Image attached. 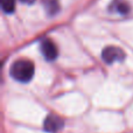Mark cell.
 Wrapping results in <instances>:
<instances>
[{"label":"cell","instance_id":"6da1fadb","mask_svg":"<svg viewBox=\"0 0 133 133\" xmlns=\"http://www.w3.org/2000/svg\"><path fill=\"white\" fill-rule=\"evenodd\" d=\"M34 72V63L29 60H25V58L15 61L9 69V74H11L12 78H14L20 83H28L33 78Z\"/></svg>","mask_w":133,"mask_h":133},{"label":"cell","instance_id":"7a4b0ae2","mask_svg":"<svg viewBox=\"0 0 133 133\" xmlns=\"http://www.w3.org/2000/svg\"><path fill=\"white\" fill-rule=\"evenodd\" d=\"M125 58V53L120 48L115 46L105 47L102 51V60L108 64H112L115 62H123Z\"/></svg>","mask_w":133,"mask_h":133},{"label":"cell","instance_id":"3957f363","mask_svg":"<svg viewBox=\"0 0 133 133\" xmlns=\"http://www.w3.org/2000/svg\"><path fill=\"white\" fill-rule=\"evenodd\" d=\"M40 50H41L42 56L49 62H53V61H55L57 58L58 55L57 47L50 39H43L40 42Z\"/></svg>","mask_w":133,"mask_h":133},{"label":"cell","instance_id":"277c9868","mask_svg":"<svg viewBox=\"0 0 133 133\" xmlns=\"http://www.w3.org/2000/svg\"><path fill=\"white\" fill-rule=\"evenodd\" d=\"M64 126V122L61 117H58L57 115H48L46 117L43 122V129L44 131L49 132V133H55L58 132L60 130L63 129Z\"/></svg>","mask_w":133,"mask_h":133},{"label":"cell","instance_id":"5b68a950","mask_svg":"<svg viewBox=\"0 0 133 133\" xmlns=\"http://www.w3.org/2000/svg\"><path fill=\"white\" fill-rule=\"evenodd\" d=\"M110 11L120 15H126L130 12V5L125 0H113L110 5Z\"/></svg>","mask_w":133,"mask_h":133},{"label":"cell","instance_id":"8992f818","mask_svg":"<svg viewBox=\"0 0 133 133\" xmlns=\"http://www.w3.org/2000/svg\"><path fill=\"white\" fill-rule=\"evenodd\" d=\"M44 7L49 15H54L58 12V2L57 0H47L44 1Z\"/></svg>","mask_w":133,"mask_h":133},{"label":"cell","instance_id":"52a82bcc","mask_svg":"<svg viewBox=\"0 0 133 133\" xmlns=\"http://www.w3.org/2000/svg\"><path fill=\"white\" fill-rule=\"evenodd\" d=\"M0 2H1L2 11L5 13H13L14 12L16 0H0Z\"/></svg>","mask_w":133,"mask_h":133},{"label":"cell","instance_id":"ba28073f","mask_svg":"<svg viewBox=\"0 0 133 133\" xmlns=\"http://www.w3.org/2000/svg\"><path fill=\"white\" fill-rule=\"evenodd\" d=\"M20 1L23 4H32V2H34V0H20Z\"/></svg>","mask_w":133,"mask_h":133}]
</instances>
